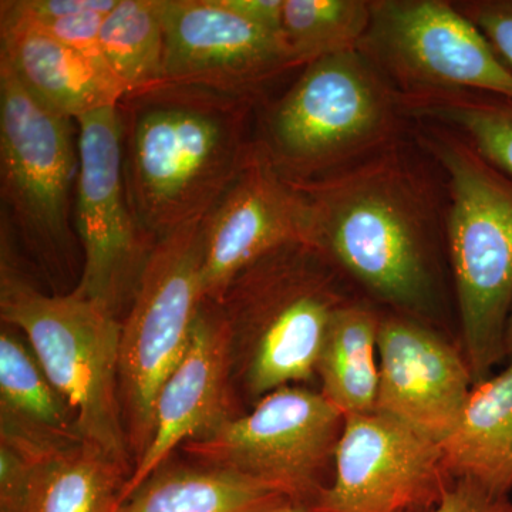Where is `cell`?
<instances>
[{
	"label": "cell",
	"mask_w": 512,
	"mask_h": 512,
	"mask_svg": "<svg viewBox=\"0 0 512 512\" xmlns=\"http://www.w3.org/2000/svg\"><path fill=\"white\" fill-rule=\"evenodd\" d=\"M232 12L258 28L284 37L285 0H221Z\"/></svg>",
	"instance_id": "f546056e"
},
{
	"label": "cell",
	"mask_w": 512,
	"mask_h": 512,
	"mask_svg": "<svg viewBox=\"0 0 512 512\" xmlns=\"http://www.w3.org/2000/svg\"><path fill=\"white\" fill-rule=\"evenodd\" d=\"M453 480L473 481L500 497L512 493V363L474 384L456 429L441 443Z\"/></svg>",
	"instance_id": "d6986e66"
},
{
	"label": "cell",
	"mask_w": 512,
	"mask_h": 512,
	"mask_svg": "<svg viewBox=\"0 0 512 512\" xmlns=\"http://www.w3.org/2000/svg\"><path fill=\"white\" fill-rule=\"evenodd\" d=\"M380 319L369 306L348 301L326 333L316 366L320 393L345 417L376 412Z\"/></svg>",
	"instance_id": "44dd1931"
},
{
	"label": "cell",
	"mask_w": 512,
	"mask_h": 512,
	"mask_svg": "<svg viewBox=\"0 0 512 512\" xmlns=\"http://www.w3.org/2000/svg\"><path fill=\"white\" fill-rule=\"evenodd\" d=\"M343 424L345 416L322 393L285 386L181 448L201 464L254 478L312 511L329 485Z\"/></svg>",
	"instance_id": "30bf717a"
},
{
	"label": "cell",
	"mask_w": 512,
	"mask_h": 512,
	"mask_svg": "<svg viewBox=\"0 0 512 512\" xmlns=\"http://www.w3.org/2000/svg\"><path fill=\"white\" fill-rule=\"evenodd\" d=\"M117 107L76 120L80 168L73 227L82 244L84 264L73 292L119 318L133 301L157 241L141 227L128 200Z\"/></svg>",
	"instance_id": "8fae6325"
},
{
	"label": "cell",
	"mask_w": 512,
	"mask_h": 512,
	"mask_svg": "<svg viewBox=\"0 0 512 512\" xmlns=\"http://www.w3.org/2000/svg\"><path fill=\"white\" fill-rule=\"evenodd\" d=\"M512 70V0H480L457 6Z\"/></svg>",
	"instance_id": "4316f807"
},
{
	"label": "cell",
	"mask_w": 512,
	"mask_h": 512,
	"mask_svg": "<svg viewBox=\"0 0 512 512\" xmlns=\"http://www.w3.org/2000/svg\"><path fill=\"white\" fill-rule=\"evenodd\" d=\"M453 481L439 444L386 414H355L345 417L332 480L312 511L423 512Z\"/></svg>",
	"instance_id": "7c38bea8"
},
{
	"label": "cell",
	"mask_w": 512,
	"mask_h": 512,
	"mask_svg": "<svg viewBox=\"0 0 512 512\" xmlns=\"http://www.w3.org/2000/svg\"><path fill=\"white\" fill-rule=\"evenodd\" d=\"M403 101L359 49L315 60L262 117L259 146L279 174L308 185L394 143ZM404 107V106H403Z\"/></svg>",
	"instance_id": "5b68a950"
},
{
	"label": "cell",
	"mask_w": 512,
	"mask_h": 512,
	"mask_svg": "<svg viewBox=\"0 0 512 512\" xmlns=\"http://www.w3.org/2000/svg\"><path fill=\"white\" fill-rule=\"evenodd\" d=\"M376 412L434 443L456 429L474 387L466 357L410 316H382Z\"/></svg>",
	"instance_id": "9a60e30c"
},
{
	"label": "cell",
	"mask_w": 512,
	"mask_h": 512,
	"mask_svg": "<svg viewBox=\"0 0 512 512\" xmlns=\"http://www.w3.org/2000/svg\"><path fill=\"white\" fill-rule=\"evenodd\" d=\"M130 474L82 441L37 463L18 512H114Z\"/></svg>",
	"instance_id": "7402d4cb"
},
{
	"label": "cell",
	"mask_w": 512,
	"mask_h": 512,
	"mask_svg": "<svg viewBox=\"0 0 512 512\" xmlns=\"http://www.w3.org/2000/svg\"><path fill=\"white\" fill-rule=\"evenodd\" d=\"M298 188L312 204L311 245L330 264L400 312L433 311L436 205L430 185L393 144Z\"/></svg>",
	"instance_id": "7a4b0ae2"
},
{
	"label": "cell",
	"mask_w": 512,
	"mask_h": 512,
	"mask_svg": "<svg viewBox=\"0 0 512 512\" xmlns=\"http://www.w3.org/2000/svg\"><path fill=\"white\" fill-rule=\"evenodd\" d=\"M414 117L461 131L484 160L512 177V100L494 96L447 97L417 101Z\"/></svg>",
	"instance_id": "d4e9b609"
},
{
	"label": "cell",
	"mask_w": 512,
	"mask_h": 512,
	"mask_svg": "<svg viewBox=\"0 0 512 512\" xmlns=\"http://www.w3.org/2000/svg\"><path fill=\"white\" fill-rule=\"evenodd\" d=\"M271 512H313L308 510V508L302 507V505H298L289 501V503L279 505L278 508L272 510Z\"/></svg>",
	"instance_id": "1f68e13d"
},
{
	"label": "cell",
	"mask_w": 512,
	"mask_h": 512,
	"mask_svg": "<svg viewBox=\"0 0 512 512\" xmlns=\"http://www.w3.org/2000/svg\"><path fill=\"white\" fill-rule=\"evenodd\" d=\"M164 80L258 103L295 67L282 36L241 18L221 0H163Z\"/></svg>",
	"instance_id": "5bb4252c"
},
{
	"label": "cell",
	"mask_w": 512,
	"mask_h": 512,
	"mask_svg": "<svg viewBox=\"0 0 512 512\" xmlns=\"http://www.w3.org/2000/svg\"><path fill=\"white\" fill-rule=\"evenodd\" d=\"M372 19L365 0H285L284 39L301 66L359 47Z\"/></svg>",
	"instance_id": "cb8c5ba5"
},
{
	"label": "cell",
	"mask_w": 512,
	"mask_h": 512,
	"mask_svg": "<svg viewBox=\"0 0 512 512\" xmlns=\"http://www.w3.org/2000/svg\"><path fill=\"white\" fill-rule=\"evenodd\" d=\"M111 10L113 9L92 10V12L79 13V15L67 16V18L50 20L45 23H33V25L45 30L64 45L72 47L73 50L92 62L97 69L109 74L114 79L100 46L101 25Z\"/></svg>",
	"instance_id": "484cf974"
},
{
	"label": "cell",
	"mask_w": 512,
	"mask_h": 512,
	"mask_svg": "<svg viewBox=\"0 0 512 512\" xmlns=\"http://www.w3.org/2000/svg\"><path fill=\"white\" fill-rule=\"evenodd\" d=\"M421 141L448 178V251L463 355L477 384L505 360L512 303V177L456 134L427 128Z\"/></svg>",
	"instance_id": "277c9868"
},
{
	"label": "cell",
	"mask_w": 512,
	"mask_h": 512,
	"mask_svg": "<svg viewBox=\"0 0 512 512\" xmlns=\"http://www.w3.org/2000/svg\"><path fill=\"white\" fill-rule=\"evenodd\" d=\"M2 241L0 315L19 330L76 413L83 441L128 470V441L120 404L121 322L99 303L69 292L46 295L30 284Z\"/></svg>",
	"instance_id": "8992f818"
},
{
	"label": "cell",
	"mask_w": 512,
	"mask_h": 512,
	"mask_svg": "<svg viewBox=\"0 0 512 512\" xmlns=\"http://www.w3.org/2000/svg\"><path fill=\"white\" fill-rule=\"evenodd\" d=\"M116 3L117 0H3L0 10L32 23H45L92 10L113 9Z\"/></svg>",
	"instance_id": "83f0119b"
},
{
	"label": "cell",
	"mask_w": 512,
	"mask_h": 512,
	"mask_svg": "<svg viewBox=\"0 0 512 512\" xmlns=\"http://www.w3.org/2000/svg\"><path fill=\"white\" fill-rule=\"evenodd\" d=\"M357 49L403 106L447 97L512 100V70L481 30L443 0H377Z\"/></svg>",
	"instance_id": "ba28073f"
},
{
	"label": "cell",
	"mask_w": 512,
	"mask_h": 512,
	"mask_svg": "<svg viewBox=\"0 0 512 512\" xmlns=\"http://www.w3.org/2000/svg\"><path fill=\"white\" fill-rule=\"evenodd\" d=\"M423 512H512L510 497H500L468 480H454L439 503Z\"/></svg>",
	"instance_id": "f1b7e54d"
},
{
	"label": "cell",
	"mask_w": 512,
	"mask_h": 512,
	"mask_svg": "<svg viewBox=\"0 0 512 512\" xmlns=\"http://www.w3.org/2000/svg\"><path fill=\"white\" fill-rule=\"evenodd\" d=\"M348 299L335 266L303 242L285 245L241 272L217 302L249 396L308 382L333 315Z\"/></svg>",
	"instance_id": "3957f363"
},
{
	"label": "cell",
	"mask_w": 512,
	"mask_h": 512,
	"mask_svg": "<svg viewBox=\"0 0 512 512\" xmlns=\"http://www.w3.org/2000/svg\"><path fill=\"white\" fill-rule=\"evenodd\" d=\"M0 62L43 106L69 119L117 107L126 96L113 77L72 47L5 10H0Z\"/></svg>",
	"instance_id": "e0dca14e"
},
{
	"label": "cell",
	"mask_w": 512,
	"mask_h": 512,
	"mask_svg": "<svg viewBox=\"0 0 512 512\" xmlns=\"http://www.w3.org/2000/svg\"><path fill=\"white\" fill-rule=\"evenodd\" d=\"M100 46L126 96L163 82V0H117L101 25Z\"/></svg>",
	"instance_id": "603a6c76"
},
{
	"label": "cell",
	"mask_w": 512,
	"mask_h": 512,
	"mask_svg": "<svg viewBox=\"0 0 512 512\" xmlns=\"http://www.w3.org/2000/svg\"><path fill=\"white\" fill-rule=\"evenodd\" d=\"M204 302L197 220L157 239L121 322L120 404L134 463L150 443L158 393L190 345Z\"/></svg>",
	"instance_id": "52a82bcc"
},
{
	"label": "cell",
	"mask_w": 512,
	"mask_h": 512,
	"mask_svg": "<svg viewBox=\"0 0 512 512\" xmlns=\"http://www.w3.org/2000/svg\"><path fill=\"white\" fill-rule=\"evenodd\" d=\"M504 359L512 363V303L504 330Z\"/></svg>",
	"instance_id": "4dcf8cb0"
},
{
	"label": "cell",
	"mask_w": 512,
	"mask_h": 512,
	"mask_svg": "<svg viewBox=\"0 0 512 512\" xmlns=\"http://www.w3.org/2000/svg\"><path fill=\"white\" fill-rule=\"evenodd\" d=\"M0 441L40 456L83 441L76 413L10 326L0 333Z\"/></svg>",
	"instance_id": "ac0fdd59"
},
{
	"label": "cell",
	"mask_w": 512,
	"mask_h": 512,
	"mask_svg": "<svg viewBox=\"0 0 512 512\" xmlns=\"http://www.w3.org/2000/svg\"><path fill=\"white\" fill-rule=\"evenodd\" d=\"M232 369L227 320L217 303L205 301L190 345L158 393L150 443L134 464L121 501L168 463L175 448L208 436L235 416L231 409Z\"/></svg>",
	"instance_id": "2e32d148"
},
{
	"label": "cell",
	"mask_w": 512,
	"mask_h": 512,
	"mask_svg": "<svg viewBox=\"0 0 512 512\" xmlns=\"http://www.w3.org/2000/svg\"><path fill=\"white\" fill-rule=\"evenodd\" d=\"M76 120L47 109L0 62V183L6 227L26 247L59 264L73 244L79 177Z\"/></svg>",
	"instance_id": "9c48e42d"
},
{
	"label": "cell",
	"mask_w": 512,
	"mask_h": 512,
	"mask_svg": "<svg viewBox=\"0 0 512 512\" xmlns=\"http://www.w3.org/2000/svg\"><path fill=\"white\" fill-rule=\"evenodd\" d=\"M258 103L161 82L120 101L124 180L137 221L160 239L202 220L232 183L255 140Z\"/></svg>",
	"instance_id": "6da1fadb"
},
{
	"label": "cell",
	"mask_w": 512,
	"mask_h": 512,
	"mask_svg": "<svg viewBox=\"0 0 512 512\" xmlns=\"http://www.w3.org/2000/svg\"><path fill=\"white\" fill-rule=\"evenodd\" d=\"M289 501L281 491L227 468L165 463L114 512H271Z\"/></svg>",
	"instance_id": "ffe728a7"
},
{
	"label": "cell",
	"mask_w": 512,
	"mask_h": 512,
	"mask_svg": "<svg viewBox=\"0 0 512 512\" xmlns=\"http://www.w3.org/2000/svg\"><path fill=\"white\" fill-rule=\"evenodd\" d=\"M311 200L285 180L254 141L237 177L201 220L205 301L220 302L235 278L285 245H311Z\"/></svg>",
	"instance_id": "4fadbf2b"
}]
</instances>
